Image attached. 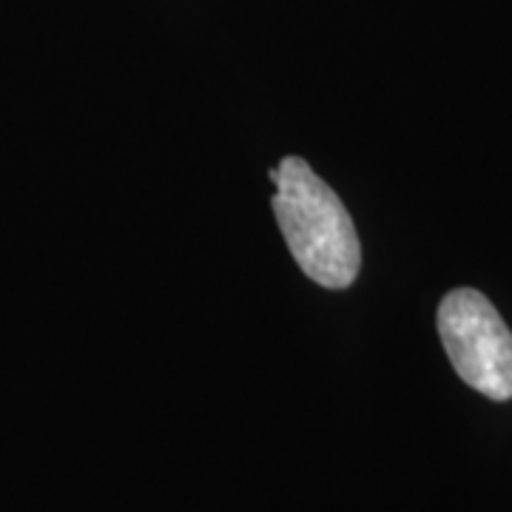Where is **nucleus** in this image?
Segmentation results:
<instances>
[{
    "label": "nucleus",
    "mask_w": 512,
    "mask_h": 512,
    "mask_svg": "<svg viewBox=\"0 0 512 512\" xmlns=\"http://www.w3.org/2000/svg\"><path fill=\"white\" fill-rule=\"evenodd\" d=\"M436 325L458 379L493 402H510L512 330L493 302L476 288H456L441 299Z\"/></svg>",
    "instance_id": "f03ea898"
},
{
    "label": "nucleus",
    "mask_w": 512,
    "mask_h": 512,
    "mask_svg": "<svg viewBox=\"0 0 512 512\" xmlns=\"http://www.w3.org/2000/svg\"><path fill=\"white\" fill-rule=\"evenodd\" d=\"M268 177L276 185V225L293 262L322 288H350L362 268V245L345 202L302 157H285Z\"/></svg>",
    "instance_id": "f257e3e1"
}]
</instances>
